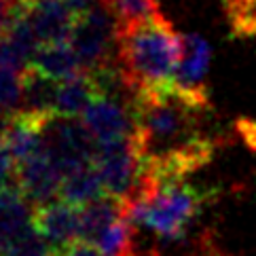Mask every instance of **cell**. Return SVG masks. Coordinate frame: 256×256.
Segmentation results:
<instances>
[{
    "mask_svg": "<svg viewBox=\"0 0 256 256\" xmlns=\"http://www.w3.org/2000/svg\"><path fill=\"white\" fill-rule=\"evenodd\" d=\"M20 2L40 44L70 40L78 15L66 0H20Z\"/></svg>",
    "mask_w": 256,
    "mask_h": 256,
    "instance_id": "8",
    "label": "cell"
},
{
    "mask_svg": "<svg viewBox=\"0 0 256 256\" xmlns=\"http://www.w3.org/2000/svg\"><path fill=\"white\" fill-rule=\"evenodd\" d=\"M123 216H125V201L108 193L102 195L100 199L78 208V240L98 244L100 237Z\"/></svg>",
    "mask_w": 256,
    "mask_h": 256,
    "instance_id": "12",
    "label": "cell"
},
{
    "mask_svg": "<svg viewBox=\"0 0 256 256\" xmlns=\"http://www.w3.org/2000/svg\"><path fill=\"white\" fill-rule=\"evenodd\" d=\"M96 168L100 170L108 195L130 201L140 184V157L132 136L121 140L98 142Z\"/></svg>",
    "mask_w": 256,
    "mask_h": 256,
    "instance_id": "5",
    "label": "cell"
},
{
    "mask_svg": "<svg viewBox=\"0 0 256 256\" xmlns=\"http://www.w3.org/2000/svg\"><path fill=\"white\" fill-rule=\"evenodd\" d=\"M224 2H231V0H224Z\"/></svg>",
    "mask_w": 256,
    "mask_h": 256,
    "instance_id": "25",
    "label": "cell"
},
{
    "mask_svg": "<svg viewBox=\"0 0 256 256\" xmlns=\"http://www.w3.org/2000/svg\"><path fill=\"white\" fill-rule=\"evenodd\" d=\"M2 188H17V161L0 138V190Z\"/></svg>",
    "mask_w": 256,
    "mask_h": 256,
    "instance_id": "22",
    "label": "cell"
},
{
    "mask_svg": "<svg viewBox=\"0 0 256 256\" xmlns=\"http://www.w3.org/2000/svg\"><path fill=\"white\" fill-rule=\"evenodd\" d=\"M132 231L134 224L123 216L100 237L96 246L106 256H132Z\"/></svg>",
    "mask_w": 256,
    "mask_h": 256,
    "instance_id": "18",
    "label": "cell"
},
{
    "mask_svg": "<svg viewBox=\"0 0 256 256\" xmlns=\"http://www.w3.org/2000/svg\"><path fill=\"white\" fill-rule=\"evenodd\" d=\"M30 66H34L36 70H40L42 74H47L49 78H56V80L70 78V76L78 74V72H83L78 56L70 40L40 44L38 51L34 53Z\"/></svg>",
    "mask_w": 256,
    "mask_h": 256,
    "instance_id": "15",
    "label": "cell"
},
{
    "mask_svg": "<svg viewBox=\"0 0 256 256\" xmlns=\"http://www.w3.org/2000/svg\"><path fill=\"white\" fill-rule=\"evenodd\" d=\"M102 94L96 76L91 72H78V74L64 78L58 83L56 96V114L62 116H80L85 108L96 96Z\"/></svg>",
    "mask_w": 256,
    "mask_h": 256,
    "instance_id": "14",
    "label": "cell"
},
{
    "mask_svg": "<svg viewBox=\"0 0 256 256\" xmlns=\"http://www.w3.org/2000/svg\"><path fill=\"white\" fill-rule=\"evenodd\" d=\"M204 201L206 195L184 180L161 182L125 201V220L134 226L150 228L161 240L174 242L184 235Z\"/></svg>",
    "mask_w": 256,
    "mask_h": 256,
    "instance_id": "2",
    "label": "cell"
},
{
    "mask_svg": "<svg viewBox=\"0 0 256 256\" xmlns=\"http://www.w3.org/2000/svg\"><path fill=\"white\" fill-rule=\"evenodd\" d=\"M87 130L94 134L98 142L121 140L132 136L134 118L130 104H123L118 94H100L89 102L85 112L80 114Z\"/></svg>",
    "mask_w": 256,
    "mask_h": 256,
    "instance_id": "6",
    "label": "cell"
},
{
    "mask_svg": "<svg viewBox=\"0 0 256 256\" xmlns=\"http://www.w3.org/2000/svg\"><path fill=\"white\" fill-rule=\"evenodd\" d=\"M22 74L8 68H0V110L15 112L22 104Z\"/></svg>",
    "mask_w": 256,
    "mask_h": 256,
    "instance_id": "21",
    "label": "cell"
},
{
    "mask_svg": "<svg viewBox=\"0 0 256 256\" xmlns=\"http://www.w3.org/2000/svg\"><path fill=\"white\" fill-rule=\"evenodd\" d=\"M60 80L49 78L34 66H28L22 72V110L38 114H56V96Z\"/></svg>",
    "mask_w": 256,
    "mask_h": 256,
    "instance_id": "17",
    "label": "cell"
},
{
    "mask_svg": "<svg viewBox=\"0 0 256 256\" xmlns=\"http://www.w3.org/2000/svg\"><path fill=\"white\" fill-rule=\"evenodd\" d=\"M34 226L47 240L51 254H58L78 240V208L62 199L38 206L34 208Z\"/></svg>",
    "mask_w": 256,
    "mask_h": 256,
    "instance_id": "9",
    "label": "cell"
},
{
    "mask_svg": "<svg viewBox=\"0 0 256 256\" xmlns=\"http://www.w3.org/2000/svg\"><path fill=\"white\" fill-rule=\"evenodd\" d=\"M210 44L197 34H182V56L176 78L180 85L190 89H206V76L210 68Z\"/></svg>",
    "mask_w": 256,
    "mask_h": 256,
    "instance_id": "13",
    "label": "cell"
},
{
    "mask_svg": "<svg viewBox=\"0 0 256 256\" xmlns=\"http://www.w3.org/2000/svg\"><path fill=\"white\" fill-rule=\"evenodd\" d=\"M62 180L64 172L44 150L17 163V188L32 208L56 201V197H60Z\"/></svg>",
    "mask_w": 256,
    "mask_h": 256,
    "instance_id": "7",
    "label": "cell"
},
{
    "mask_svg": "<svg viewBox=\"0 0 256 256\" xmlns=\"http://www.w3.org/2000/svg\"><path fill=\"white\" fill-rule=\"evenodd\" d=\"M4 256H51V248L32 220V224L11 244Z\"/></svg>",
    "mask_w": 256,
    "mask_h": 256,
    "instance_id": "20",
    "label": "cell"
},
{
    "mask_svg": "<svg viewBox=\"0 0 256 256\" xmlns=\"http://www.w3.org/2000/svg\"><path fill=\"white\" fill-rule=\"evenodd\" d=\"M118 22L104 0L76 17L70 42L74 47L83 72L110 66V51L116 47Z\"/></svg>",
    "mask_w": 256,
    "mask_h": 256,
    "instance_id": "4",
    "label": "cell"
},
{
    "mask_svg": "<svg viewBox=\"0 0 256 256\" xmlns=\"http://www.w3.org/2000/svg\"><path fill=\"white\" fill-rule=\"evenodd\" d=\"M66 2L70 4V8H72V11H74L76 15H80V13L89 11V8L96 4L94 0H66Z\"/></svg>",
    "mask_w": 256,
    "mask_h": 256,
    "instance_id": "24",
    "label": "cell"
},
{
    "mask_svg": "<svg viewBox=\"0 0 256 256\" xmlns=\"http://www.w3.org/2000/svg\"><path fill=\"white\" fill-rule=\"evenodd\" d=\"M102 195H106V188H104V182H102V176H100V170L96 168V163L72 170L62 180L60 199L74 208H83L91 204V201L100 199Z\"/></svg>",
    "mask_w": 256,
    "mask_h": 256,
    "instance_id": "16",
    "label": "cell"
},
{
    "mask_svg": "<svg viewBox=\"0 0 256 256\" xmlns=\"http://www.w3.org/2000/svg\"><path fill=\"white\" fill-rule=\"evenodd\" d=\"M42 150L58 163L66 176L76 168L96 163L98 140L80 116L49 114L42 127Z\"/></svg>",
    "mask_w": 256,
    "mask_h": 256,
    "instance_id": "3",
    "label": "cell"
},
{
    "mask_svg": "<svg viewBox=\"0 0 256 256\" xmlns=\"http://www.w3.org/2000/svg\"><path fill=\"white\" fill-rule=\"evenodd\" d=\"M51 256H106V254L100 250L96 244H89L85 240H76L72 246H68L66 250H62L58 254H51Z\"/></svg>",
    "mask_w": 256,
    "mask_h": 256,
    "instance_id": "23",
    "label": "cell"
},
{
    "mask_svg": "<svg viewBox=\"0 0 256 256\" xmlns=\"http://www.w3.org/2000/svg\"><path fill=\"white\" fill-rule=\"evenodd\" d=\"M224 8L235 36H256V0H231Z\"/></svg>",
    "mask_w": 256,
    "mask_h": 256,
    "instance_id": "19",
    "label": "cell"
},
{
    "mask_svg": "<svg viewBox=\"0 0 256 256\" xmlns=\"http://www.w3.org/2000/svg\"><path fill=\"white\" fill-rule=\"evenodd\" d=\"M47 116L49 114H38L28 110H20L13 114L4 142L17 163L42 152V127Z\"/></svg>",
    "mask_w": 256,
    "mask_h": 256,
    "instance_id": "10",
    "label": "cell"
},
{
    "mask_svg": "<svg viewBox=\"0 0 256 256\" xmlns=\"http://www.w3.org/2000/svg\"><path fill=\"white\" fill-rule=\"evenodd\" d=\"M32 220L34 210L20 188L0 190V256H4L11 244L32 224Z\"/></svg>",
    "mask_w": 256,
    "mask_h": 256,
    "instance_id": "11",
    "label": "cell"
},
{
    "mask_svg": "<svg viewBox=\"0 0 256 256\" xmlns=\"http://www.w3.org/2000/svg\"><path fill=\"white\" fill-rule=\"evenodd\" d=\"M118 68L130 94L176 78L182 56V34L154 11L140 20L118 24Z\"/></svg>",
    "mask_w": 256,
    "mask_h": 256,
    "instance_id": "1",
    "label": "cell"
}]
</instances>
